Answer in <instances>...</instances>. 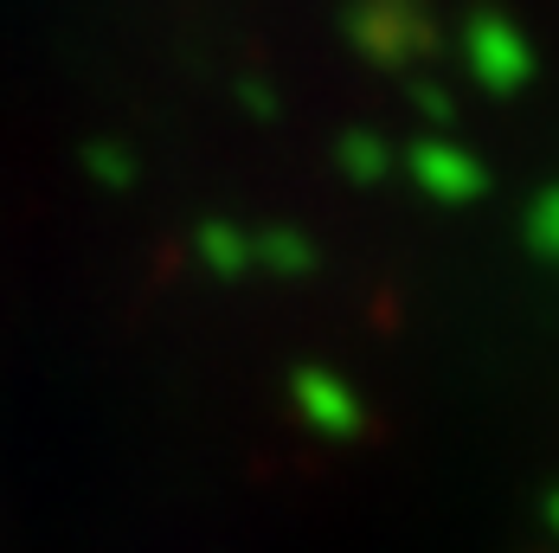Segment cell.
<instances>
[{
	"mask_svg": "<svg viewBox=\"0 0 559 553\" xmlns=\"http://www.w3.org/2000/svg\"><path fill=\"white\" fill-rule=\"evenodd\" d=\"M463 58H469V71H476V84L496 91V97H514V91L534 78V46H527V33L508 26V20H496V13H483V20L469 26Z\"/></svg>",
	"mask_w": 559,
	"mask_h": 553,
	"instance_id": "6da1fadb",
	"label": "cell"
},
{
	"mask_svg": "<svg viewBox=\"0 0 559 553\" xmlns=\"http://www.w3.org/2000/svg\"><path fill=\"white\" fill-rule=\"evenodd\" d=\"M97 167H104V174H110V180H129V167H122V162H116V155H110V149H104V155H97Z\"/></svg>",
	"mask_w": 559,
	"mask_h": 553,
	"instance_id": "52a82bcc",
	"label": "cell"
},
{
	"mask_svg": "<svg viewBox=\"0 0 559 553\" xmlns=\"http://www.w3.org/2000/svg\"><path fill=\"white\" fill-rule=\"evenodd\" d=\"M412 180H418V193H431V200H444V207H469L483 187H489V167L476 162L463 142H444V136H431V142H418L412 155Z\"/></svg>",
	"mask_w": 559,
	"mask_h": 553,
	"instance_id": "7a4b0ae2",
	"label": "cell"
},
{
	"mask_svg": "<svg viewBox=\"0 0 559 553\" xmlns=\"http://www.w3.org/2000/svg\"><path fill=\"white\" fill-rule=\"evenodd\" d=\"M200 251H206V264H219V271H238L251 251H245V238L231 232V225H206V238H200Z\"/></svg>",
	"mask_w": 559,
	"mask_h": 553,
	"instance_id": "277c9868",
	"label": "cell"
},
{
	"mask_svg": "<svg viewBox=\"0 0 559 553\" xmlns=\"http://www.w3.org/2000/svg\"><path fill=\"white\" fill-rule=\"evenodd\" d=\"M341 167H347L360 187H373V180L392 174V149L380 142V136H347V142H341Z\"/></svg>",
	"mask_w": 559,
	"mask_h": 553,
	"instance_id": "3957f363",
	"label": "cell"
},
{
	"mask_svg": "<svg viewBox=\"0 0 559 553\" xmlns=\"http://www.w3.org/2000/svg\"><path fill=\"white\" fill-rule=\"evenodd\" d=\"M527 225H534V245H540L547 258H559V187H547V193L534 200Z\"/></svg>",
	"mask_w": 559,
	"mask_h": 553,
	"instance_id": "5b68a950",
	"label": "cell"
},
{
	"mask_svg": "<svg viewBox=\"0 0 559 553\" xmlns=\"http://www.w3.org/2000/svg\"><path fill=\"white\" fill-rule=\"evenodd\" d=\"M264 258H271V264H309V251H302V238H271V251H264Z\"/></svg>",
	"mask_w": 559,
	"mask_h": 553,
	"instance_id": "8992f818",
	"label": "cell"
}]
</instances>
